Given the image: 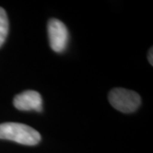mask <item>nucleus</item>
<instances>
[{
  "label": "nucleus",
  "mask_w": 153,
  "mask_h": 153,
  "mask_svg": "<svg viewBox=\"0 0 153 153\" xmlns=\"http://www.w3.org/2000/svg\"><path fill=\"white\" fill-rule=\"evenodd\" d=\"M0 139L26 145L35 146L41 140V135L30 126L19 123L0 124Z\"/></svg>",
  "instance_id": "f257e3e1"
},
{
  "label": "nucleus",
  "mask_w": 153,
  "mask_h": 153,
  "mask_svg": "<svg viewBox=\"0 0 153 153\" xmlns=\"http://www.w3.org/2000/svg\"><path fill=\"white\" fill-rule=\"evenodd\" d=\"M108 100L115 109L123 113L134 112L141 104V98L139 94L123 88H117L111 90Z\"/></svg>",
  "instance_id": "f03ea898"
},
{
  "label": "nucleus",
  "mask_w": 153,
  "mask_h": 153,
  "mask_svg": "<svg viewBox=\"0 0 153 153\" xmlns=\"http://www.w3.org/2000/svg\"><path fill=\"white\" fill-rule=\"evenodd\" d=\"M48 35L50 47L54 51L61 53L66 49L69 33L63 22L57 19H50L48 23Z\"/></svg>",
  "instance_id": "7ed1b4c3"
},
{
  "label": "nucleus",
  "mask_w": 153,
  "mask_h": 153,
  "mask_svg": "<svg viewBox=\"0 0 153 153\" xmlns=\"http://www.w3.org/2000/svg\"><path fill=\"white\" fill-rule=\"evenodd\" d=\"M13 104L20 111H36L43 110V99L41 94L34 90H27L17 94L14 98Z\"/></svg>",
  "instance_id": "20e7f679"
},
{
  "label": "nucleus",
  "mask_w": 153,
  "mask_h": 153,
  "mask_svg": "<svg viewBox=\"0 0 153 153\" xmlns=\"http://www.w3.org/2000/svg\"><path fill=\"white\" fill-rule=\"evenodd\" d=\"M9 33V20L5 10L0 7V47L5 42Z\"/></svg>",
  "instance_id": "39448f33"
},
{
  "label": "nucleus",
  "mask_w": 153,
  "mask_h": 153,
  "mask_svg": "<svg viewBox=\"0 0 153 153\" xmlns=\"http://www.w3.org/2000/svg\"><path fill=\"white\" fill-rule=\"evenodd\" d=\"M153 50L152 48H151V49L149 50V53H148V60L149 62L152 65L153 64Z\"/></svg>",
  "instance_id": "423d86ee"
}]
</instances>
